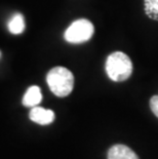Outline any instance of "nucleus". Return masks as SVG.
I'll use <instances>...</instances> for the list:
<instances>
[{
	"label": "nucleus",
	"instance_id": "7",
	"mask_svg": "<svg viewBox=\"0 0 158 159\" xmlns=\"http://www.w3.org/2000/svg\"><path fill=\"white\" fill-rule=\"evenodd\" d=\"M7 28L11 34L18 35L23 33L26 28L24 16H23L21 13H16V15L9 20Z\"/></svg>",
	"mask_w": 158,
	"mask_h": 159
},
{
	"label": "nucleus",
	"instance_id": "3",
	"mask_svg": "<svg viewBox=\"0 0 158 159\" xmlns=\"http://www.w3.org/2000/svg\"><path fill=\"white\" fill-rule=\"evenodd\" d=\"M95 32L93 23L86 19H80L73 22L65 31V39L72 44H80L92 38Z\"/></svg>",
	"mask_w": 158,
	"mask_h": 159
},
{
	"label": "nucleus",
	"instance_id": "9",
	"mask_svg": "<svg viewBox=\"0 0 158 159\" xmlns=\"http://www.w3.org/2000/svg\"><path fill=\"white\" fill-rule=\"evenodd\" d=\"M150 108L154 115L158 118V96H153L150 100Z\"/></svg>",
	"mask_w": 158,
	"mask_h": 159
},
{
	"label": "nucleus",
	"instance_id": "5",
	"mask_svg": "<svg viewBox=\"0 0 158 159\" xmlns=\"http://www.w3.org/2000/svg\"><path fill=\"white\" fill-rule=\"evenodd\" d=\"M108 159H139V157L127 146L114 145L108 151Z\"/></svg>",
	"mask_w": 158,
	"mask_h": 159
},
{
	"label": "nucleus",
	"instance_id": "10",
	"mask_svg": "<svg viewBox=\"0 0 158 159\" xmlns=\"http://www.w3.org/2000/svg\"><path fill=\"white\" fill-rule=\"evenodd\" d=\"M0 57H1V52H0Z\"/></svg>",
	"mask_w": 158,
	"mask_h": 159
},
{
	"label": "nucleus",
	"instance_id": "8",
	"mask_svg": "<svg viewBox=\"0 0 158 159\" xmlns=\"http://www.w3.org/2000/svg\"><path fill=\"white\" fill-rule=\"evenodd\" d=\"M144 6L148 18L158 21V0H144Z\"/></svg>",
	"mask_w": 158,
	"mask_h": 159
},
{
	"label": "nucleus",
	"instance_id": "1",
	"mask_svg": "<svg viewBox=\"0 0 158 159\" xmlns=\"http://www.w3.org/2000/svg\"><path fill=\"white\" fill-rule=\"evenodd\" d=\"M46 81L50 90L56 97L64 98L71 93L74 87V76L65 67H55L47 73Z\"/></svg>",
	"mask_w": 158,
	"mask_h": 159
},
{
	"label": "nucleus",
	"instance_id": "6",
	"mask_svg": "<svg viewBox=\"0 0 158 159\" xmlns=\"http://www.w3.org/2000/svg\"><path fill=\"white\" fill-rule=\"evenodd\" d=\"M42 101V93L41 90L37 85H33L30 86L28 89H27L26 93L24 94V98H23L22 103L24 106L26 107H36L41 103Z\"/></svg>",
	"mask_w": 158,
	"mask_h": 159
},
{
	"label": "nucleus",
	"instance_id": "2",
	"mask_svg": "<svg viewBox=\"0 0 158 159\" xmlns=\"http://www.w3.org/2000/svg\"><path fill=\"white\" fill-rule=\"evenodd\" d=\"M133 63L129 57L121 52H115L107 57L106 72L113 81L120 82L129 79L133 73Z\"/></svg>",
	"mask_w": 158,
	"mask_h": 159
},
{
	"label": "nucleus",
	"instance_id": "4",
	"mask_svg": "<svg viewBox=\"0 0 158 159\" xmlns=\"http://www.w3.org/2000/svg\"><path fill=\"white\" fill-rule=\"evenodd\" d=\"M29 118L35 123H38L40 125H47L55 120V113L52 110L36 106L33 107L30 111Z\"/></svg>",
	"mask_w": 158,
	"mask_h": 159
}]
</instances>
